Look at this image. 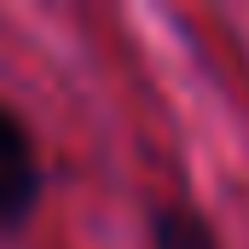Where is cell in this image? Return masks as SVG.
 <instances>
[{
	"instance_id": "cell-1",
	"label": "cell",
	"mask_w": 249,
	"mask_h": 249,
	"mask_svg": "<svg viewBox=\"0 0 249 249\" xmlns=\"http://www.w3.org/2000/svg\"><path fill=\"white\" fill-rule=\"evenodd\" d=\"M41 191H47V174H41L35 133L12 105H0V238H12L35 220Z\"/></svg>"
},
{
	"instance_id": "cell-2",
	"label": "cell",
	"mask_w": 249,
	"mask_h": 249,
	"mask_svg": "<svg viewBox=\"0 0 249 249\" xmlns=\"http://www.w3.org/2000/svg\"><path fill=\"white\" fill-rule=\"evenodd\" d=\"M151 249H220V232L203 209L191 203H162L151 214Z\"/></svg>"
}]
</instances>
